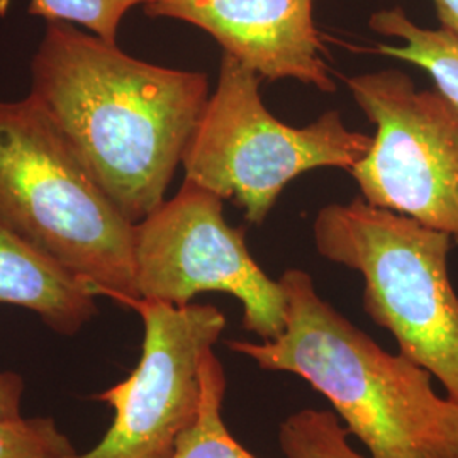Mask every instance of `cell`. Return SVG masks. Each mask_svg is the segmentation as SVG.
I'll return each mask as SVG.
<instances>
[{"label": "cell", "mask_w": 458, "mask_h": 458, "mask_svg": "<svg viewBox=\"0 0 458 458\" xmlns=\"http://www.w3.org/2000/svg\"><path fill=\"white\" fill-rule=\"evenodd\" d=\"M30 98L134 225L164 204L208 106L202 72L153 65L68 22H47Z\"/></svg>", "instance_id": "1"}, {"label": "cell", "mask_w": 458, "mask_h": 458, "mask_svg": "<svg viewBox=\"0 0 458 458\" xmlns=\"http://www.w3.org/2000/svg\"><path fill=\"white\" fill-rule=\"evenodd\" d=\"M285 327L268 342H228L262 370L287 372L323 394L370 458H458V404L433 389V376L389 353L318 294L311 276L278 278Z\"/></svg>", "instance_id": "2"}, {"label": "cell", "mask_w": 458, "mask_h": 458, "mask_svg": "<svg viewBox=\"0 0 458 458\" xmlns=\"http://www.w3.org/2000/svg\"><path fill=\"white\" fill-rule=\"evenodd\" d=\"M0 223L98 295L136 289L134 223L102 191L33 98L0 100Z\"/></svg>", "instance_id": "3"}, {"label": "cell", "mask_w": 458, "mask_h": 458, "mask_svg": "<svg viewBox=\"0 0 458 458\" xmlns=\"http://www.w3.org/2000/svg\"><path fill=\"white\" fill-rule=\"evenodd\" d=\"M312 236L323 259L361 274L365 312L458 404V294L448 272L454 240L363 197L323 208Z\"/></svg>", "instance_id": "4"}, {"label": "cell", "mask_w": 458, "mask_h": 458, "mask_svg": "<svg viewBox=\"0 0 458 458\" xmlns=\"http://www.w3.org/2000/svg\"><path fill=\"white\" fill-rule=\"evenodd\" d=\"M372 136L346 128L329 111L304 128L280 123L263 104L260 77L223 53L217 87L183 155V181L233 200L251 226H262L295 177L316 168L350 172Z\"/></svg>", "instance_id": "5"}, {"label": "cell", "mask_w": 458, "mask_h": 458, "mask_svg": "<svg viewBox=\"0 0 458 458\" xmlns=\"http://www.w3.org/2000/svg\"><path fill=\"white\" fill-rule=\"evenodd\" d=\"M376 124L372 147L350 170L361 197L458 242V106L389 68L344 79Z\"/></svg>", "instance_id": "6"}, {"label": "cell", "mask_w": 458, "mask_h": 458, "mask_svg": "<svg viewBox=\"0 0 458 458\" xmlns=\"http://www.w3.org/2000/svg\"><path fill=\"white\" fill-rule=\"evenodd\" d=\"M136 289L143 299L175 306L204 293L236 297L243 306V327L263 342L285 327V293L255 262L245 228H231L223 199L183 181L177 196L134 226Z\"/></svg>", "instance_id": "7"}, {"label": "cell", "mask_w": 458, "mask_h": 458, "mask_svg": "<svg viewBox=\"0 0 458 458\" xmlns=\"http://www.w3.org/2000/svg\"><path fill=\"white\" fill-rule=\"evenodd\" d=\"M143 319L138 367L98 394L114 421L96 448L64 458H168L194 423L202 394V363L219 342L226 316L213 304L175 306L153 299L128 304Z\"/></svg>", "instance_id": "8"}, {"label": "cell", "mask_w": 458, "mask_h": 458, "mask_svg": "<svg viewBox=\"0 0 458 458\" xmlns=\"http://www.w3.org/2000/svg\"><path fill=\"white\" fill-rule=\"evenodd\" d=\"M143 13L206 31L260 79L336 90L314 22V0H145Z\"/></svg>", "instance_id": "9"}, {"label": "cell", "mask_w": 458, "mask_h": 458, "mask_svg": "<svg viewBox=\"0 0 458 458\" xmlns=\"http://www.w3.org/2000/svg\"><path fill=\"white\" fill-rule=\"evenodd\" d=\"M96 289L0 223V302L36 312L62 335L96 314Z\"/></svg>", "instance_id": "10"}, {"label": "cell", "mask_w": 458, "mask_h": 458, "mask_svg": "<svg viewBox=\"0 0 458 458\" xmlns=\"http://www.w3.org/2000/svg\"><path fill=\"white\" fill-rule=\"evenodd\" d=\"M370 28L401 39V45H378L377 51L423 68L443 96L458 106V38L446 30L421 28L401 7L372 14Z\"/></svg>", "instance_id": "11"}, {"label": "cell", "mask_w": 458, "mask_h": 458, "mask_svg": "<svg viewBox=\"0 0 458 458\" xmlns=\"http://www.w3.org/2000/svg\"><path fill=\"white\" fill-rule=\"evenodd\" d=\"M225 369L214 352L202 363V394L194 423L177 438L168 458H259L236 442L223 420Z\"/></svg>", "instance_id": "12"}, {"label": "cell", "mask_w": 458, "mask_h": 458, "mask_svg": "<svg viewBox=\"0 0 458 458\" xmlns=\"http://www.w3.org/2000/svg\"><path fill=\"white\" fill-rule=\"evenodd\" d=\"M348 437L346 426L329 411H297L278 428V445L287 458H367Z\"/></svg>", "instance_id": "13"}, {"label": "cell", "mask_w": 458, "mask_h": 458, "mask_svg": "<svg viewBox=\"0 0 458 458\" xmlns=\"http://www.w3.org/2000/svg\"><path fill=\"white\" fill-rule=\"evenodd\" d=\"M145 0H30L28 14L47 22L79 24L100 39L117 45V33L126 14Z\"/></svg>", "instance_id": "14"}, {"label": "cell", "mask_w": 458, "mask_h": 458, "mask_svg": "<svg viewBox=\"0 0 458 458\" xmlns=\"http://www.w3.org/2000/svg\"><path fill=\"white\" fill-rule=\"evenodd\" d=\"M73 454L72 443L51 418L0 420V458H64Z\"/></svg>", "instance_id": "15"}, {"label": "cell", "mask_w": 458, "mask_h": 458, "mask_svg": "<svg viewBox=\"0 0 458 458\" xmlns=\"http://www.w3.org/2000/svg\"><path fill=\"white\" fill-rule=\"evenodd\" d=\"M24 382L11 372H0V420L21 418V395Z\"/></svg>", "instance_id": "16"}, {"label": "cell", "mask_w": 458, "mask_h": 458, "mask_svg": "<svg viewBox=\"0 0 458 458\" xmlns=\"http://www.w3.org/2000/svg\"><path fill=\"white\" fill-rule=\"evenodd\" d=\"M443 30L458 38V0H433Z\"/></svg>", "instance_id": "17"}]
</instances>
